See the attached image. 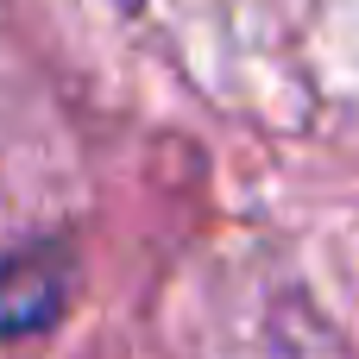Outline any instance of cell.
Listing matches in <instances>:
<instances>
[{"label": "cell", "instance_id": "obj_1", "mask_svg": "<svg viewBox=\"0 0 359 359\" xmlns=\"http://www.w3.org/2000/svg\"><path fill=\"white\" fill-rule=\"evenodd\" d=\"M69 303V246L63 240H32L0 259V341L13 334H44Z\"/></svg>", "mask_w": 359, "mask_h": 359}]
</instances>
